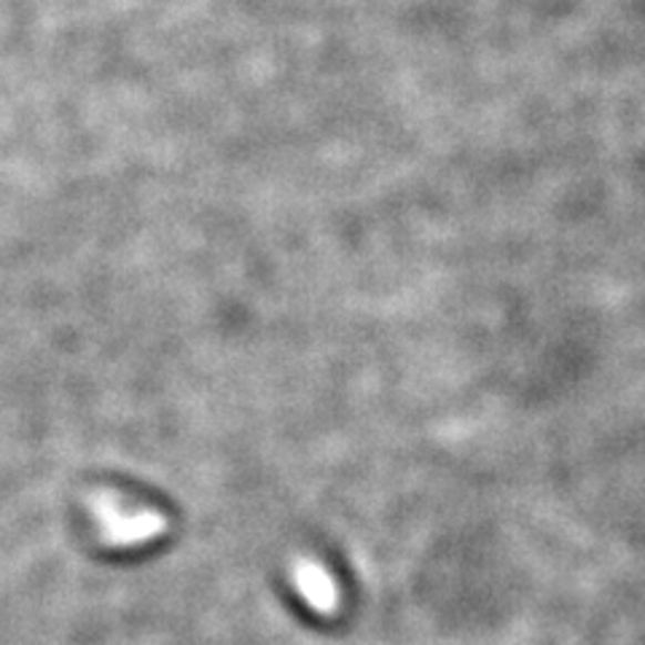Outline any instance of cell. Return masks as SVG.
<instances>
[{"label":"cell","instance_id":"1","mask_svg":"<svg viewBox=\"0 0 645 645\" xmlns=\"http://www.w3.org/2000/svg\"><path fill=\"white\" fill-rule=\"evenodd\" d=\"M294 584L301 597L307 600L309 608L318 613H334L339 608V592L334 579L328 575L318 562L299 560L294 565Z\"/></svg>","mask_w":645,"mask_h":645}]
</instances>
